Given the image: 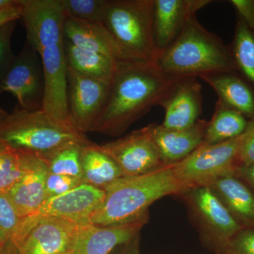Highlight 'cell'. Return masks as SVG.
Listing matches in <instances>:
<instances>
[{
  "label": "cell",
  "mask_w": 254,
  "mask_h": 254,
  "mask_svg": "<svg viewBox=\"0 0 254 254\" xmlns=\"http://www.w3.org/2000/svg\"><path fill=\"white\" fill-rule=\"evenodd\" d=\"M8 115H9V113H6V111L2 108H0V125L6 120V118H7Z\"/></svg>",
  "instance_id": "f35d334b"
},
{
  "label": "cell",
  "mask_w": 254,
  "mask_h": 254,
  "mask_svg": "<svg viewBox=\"0 0 254 254\" xmlns=\"http://www.w3.org/2000/svg\"><path fill=\"white\" fill-rule=\"evenodd\" d=\"M207 125L208 121L200 119L189 128L172 129L153 123V138L163 163L180 162L198 148L203 143Z\"/></svg>",
  "instance_id": "ac0fdd59"
},
{
  "label": "cell",
  "mask_w": 254,
  "mask_h": 254,
  "mask_svg": "<svg viewBox=\"0 0 254 254\" xmlns=\"http://www.w3.org/2000/svg\"><path fill=\"white\" fill-rule=\"evenodd\" d=\"M64 49L66 66L93 79L112 83L118 61L107 55L80 49L65 38Z\"/></svg>",
  "instance_id": "7402d4cb"
},
{
  "label": "cell",
  "mask_w": 254,
  "mask_h": 254,
  "mask_svg": "<svg viewBox=\"0 0 254 254\" xmlns=\"http://www.w3.org/2000/svg\"><path fill=\"white\" fill-rule=\"evenodd\" d=\"M149 216L117 225H100L87 223L80 225L73 254H110L115 248L126 245L139 236Z\"/></svg>",
  "instance_id": "4fadbf2b"
},
{
  "label": "cell",
  "mask_w": 254,
  "mask_h": 254,
  "mask_svg": "<svg viewBox=\"0 0 254 254\" xmlns=\"http://www.w3.org/2000/svg\"><path fill=\"white\" fill-rule=\"evenodd\" d=\"M83 184L85 183L81 179L49 173L46 183L47 199L66 193Z\"/></svg>",
  "instance_id": "1f68e13d"
},
{
  "label": "cell",
  "mask_w": 254,
  "mask_h": 254,
  "mask_svg": "<svg viewBox=\"0 0 254 254\" xmlns=\"http://www.w3.org/2000/svg\"><path fill=\"white\" fill-rule=\"evenodd\" d=\"M241 161L242 166L254 163V118L249 120L248 125L243 133Z\"/></svg>",
  "instance_id": "d6a6232c"
},
{
  "label": "cell",
  "mask_w": 254,
  "mask_h": 254,
  "mask_svg": "<svg viewBox=\"0 0 254 254\" xmlns=\"http://www.w3.org/2000/svg\"><path fill=\"white\" fill-rule=\"evenodd\" d=\"M237 174L254 190V163L241 167L237 171Z\"/></svg>",
  "instance_id": "d590c367"
},
{
  "label": "cell",
  "mask_w": 254,
  "mask_h": 254,
  "mask_svg": "<svg viewBox=\"0 0 254 254\" xmlns=\"http://www.w3.org/2000/svg\"><path fill=\"white\" fill-rule=\"evenodd\" d=\"M230 48L238 71L254 87V31L238 16Z\"/></svg>",
  "instance_id": "d4e9b609"
},
{
  "label": "cell",
  "mask_w": 254,
  "mask_h": 254,
  "mask_svg": "<svg viewBox=\"0 0 254 254\" xmlns=\"http://www.w3.org/2000/svg\"><path fill=\"white\" fill-rule=\"evenodd\" d=\"M64 35L44 37L32 45L39 55L45 78L42 109L51 116L68 120L67 79L64 49Z\"/></svg>",
  "instance_id": "ba28073f"
},
{
  "label": "cell",
  "mask_w": 254,
  "mask_h": 254,
  "mask_svg": "<svg viewBox=\"0 0 254 254\" xmlns=\"http://www.w3.org/2000/svg\"><path fill=\"white\" fill-rule=\"evenodd\" d=\"M215 254H254V229H241Z\"/></svg>",
  "instance_id": "f546056e"
},
{
  "label": "cell",
  "mask_w": 254,
  "mask_h": 254,
  "mask_svg": "<svg viewBox=\"0 0 254 254\" xmlns=\"http://www.w3.org/2000/svg\"><path fill=\"white\" fill-rule=\"evenodd\" d=\"M180 196L186 203L202 240L215 252L242 228L208 187L189 189Z\"/></svg>",
  "instance_id": "52a82bcc"
},
{
  "label": "cell",
  "mask_w": 254,
  "mask_h": 254,
  "mask_svg": "<svg viewBox=\"0 0 254 254\" xmlns=\"http://www.w3.org/2000/svg\"><path fill=\"white\" fill-rule=\"evenodd\" d=\"M181 78L164 73L152 61H118L109 95L91 132L123 134L155 105Z\"/></svg>",
  "instance_id": "6da1fadb"
},
{
  "label": "cell",
  "mask_w": 254,
  "mask_h": 254,
  "mask_svg": "<svg viewBox=\"0 0 254 254\" xmlns=\"http://www.w3.org/2000/svg\"><path fill=\"white\" fill-rule=\"evenodd\" d=\"M21 219L7 194L0 191V245L4 248L14 238Z\"/></svg>",
  "instance_id": "f1b7e54d"
},
{
  "label": "cell",
  "mask_w": 254,
  "mask_h": 254,
  "mask_svg": "<svg viewBox=\"0 0 254 254\" xmlns=\"http://www.w3.org/2000/svg\"><path fill=\"white\" fill-rule=\"evenodd\" d=\"M243 134L215 144L201 145L183 160L175 163V172L187 190L209 187L222 177L233 175L242 166Z\"/></svg>",
  "instance_id": "8992f818"
},
{
  "label": "cell",
  "mask_w": 254,
  "mask_h": 254,
  "mask_svg": "<svg viewBox=\"0 0 254 254\" xmlns=\"http://www.w3.org/2000/svg\"><path fill=\"white\" fill-rule=\"evenodd\" d=\"M202 86L196 77L181 78L160 106L165 110L162 125L183 129L194 125L202 113Z\"/></svg>",
  "instance_id": "e0dca14e"
},
{
  "label": "cell",
  "mask_w": 254,
  "mask_h": 254,
  "mask_svg": "<svg viewBox=\"0 0 254 254\" xmlns=\"http://www.w3.org/2000/svg\"><path fill=\"white\" fill-rule=\"evenodd\" d=\"M199 78L215 91L219 101L248 120L254 118V87L240 71L210 73Z\"/></svg>",
  "instance_id": "d6986e66"
},
{
  "label": "cell",
  "mask_w": 254,
  "mask_h": 254,
  "mask_svg": "<svg viewBox=\"0 0 254 254\" xmlns=\"http://www.w3.org/2000/svg\"><path fill=\"white\" fill-rule=\"evenodd\" d=\"M83 182L105 190L115 181L125 177L113 159L91 142L83 147L81 153Z\"/></svg>",
  "instance_id": "603a6c76"
},
{
  "label": "cell",
  "mask_w": 254,
  "mask_h": 254,
  "mask_svg": "<svg viewBox=\"0 0 254 254\" xmlns=\"http://www.w3.org/2000/svg\"><path fill=\"white\" fill-rule=\"evenodd\" d=\"M66 79L68 120L82 133L91 132L109 95L111 83L88 77L68 66Z\"/></svg>",
  "instance_id": "8fae6325"
},
{
  "label": "cell",
  "mask_w": 254,
  "mask_h": 254,
  "mask_svg": "<svg viewBox=\"0 0 254 254\" xmlns=\"http://www.w3.org/2000/svg\"><path fill=\"white\" fill-rule=\"evenodd\" d=\"M16 2H17V0H0V10L14 6Z\"/></svg>",
  "instance_id": "74e56055"
},
{
  "label": "cell",
  "mask_w": 254,
  "mask_h": 254,
  "mask_svg": "<svg viewBox=\"0 0 254 254\" xmlns=\"http://www.w3.org/2000/svg\"><path fill=\"white\" fill-rule=\"evenodd\" d=\"M2 253V247H1V245H0V254Z\"/></svg>",
  "instance_id": "ab89813d"
},
{
  "label": "cell",
  "mask_w": 254,
  "mask_h": 254,
  "mask_svg": "<svg viewBox=\"0 0 254 254\" xmlns=\"http://www.w3.org/2000/svg\"><path fill=\"white\" fill-rule=\"evenodd\" d=\"M0 138L18 151L43 160L66 145L91 142L68 120L55 118L43 109L18 106L0 125Z\"/></svg>",
  "instance_id": "277c9868"
},
{
  "label": "cell",
  "mask_w": 254,
  "mask_h": 254,
  "mask_svg": "<svg viewBox=\"0 0 254 254\" xmlns=\"http://www.w3.org/2000/svg\"><path fill=\"white\" fill-rule=\"evenodd\" d=\"M187 190L177 175L175 163H163L143 175L121 177L105 189V199L90 223L106 226L136 220L148 213L157 200L180 195Z\"/></svg>",
  "instance_id": "7a4b0ae2"
},
{
  "label": "cell",
  "mask_w": 254,
  "mask_h": 254,
  "mask_svg": "<svg viewBox=\"0 0 254 254\" xmlns=\"http://www.w3.org/2000/svg\"><path fill=\"white\" fill-rule=\"evenodd\" d=\"M80 225L68 219L42 217L18 248L17 254H64L72 252Z\"/></svg>",
  "instance_id": "7c38bea8"
},
{
  "label": "cell",
  "mask_w": 254,
  "mask_h": 254,
  "mask_svg": "<svg viewBox=\"0 0 254 254\" xmlns=\"http://www.w3.org/2000/svg\"><path fill=\"white\" fill-rule=\"evenodd\" d=\"M211 0H154L155 59L181 33L187 21Z\"/></svg>",
  "instance_id": "9a60e30c"
},
{
  "label": "cell",
  "mask_w": 254,
  "mask_h": 254,
  "mask_svg": "<svg viewBox=\"0 0 254 254\" xmlns=\"http://www.w3.org/2000/svg\"><path fill=\"white\" fill-rule=\"evenodd\" d=\"M105 197L104 190L83 184L63 194L48 198L38 213L31 217L36 220L42 217H58L79 225H86L90 223V219Z\"/></svg>",
  "instance_id": "5bb4252c"
},
{
  "label": "cell",
  "mask_w": 254,
  "mask_h": 254,
  "mask_svg": "<svg viewBox=\"0 0 254 254\" xmlns=\"http://www.w3.org/2000/svg\"><path fill=\"white\" fill-rule=\"evenodd\" d=\"M139 240L140 235L126 245L122 246L123 249L119 254H141L139 250Z\"/></svg>",
  "instance_id": "8d00e7d4"
},
{
  "label": "cell",
  "mask_w": 254,
  "mask_h": 254,
  "mask_svg": "<svg viewBox=\"0 0 254 254\" xmlns=\"http://www.w3.org/2000/svg\"><path fill=\"white\" fill-rule=\"evenodd\" d=\"M242 228L254 230V190L240 175L222 177L208 187Z\"/></svg>",
  "instance_id": "ffe728a7"
},
{
  "label": "cell",
  "mask_w": 254,
  "mask_h": 254,
  "mask_svg": "<svg viewBox=\"0 0 254 254\" xmlns=\"http://www.w3.org/2000/svg\"><path fill=\"white\" fill-rule=\"evenodd\" d=\"M88 143H73L60 148L44 159L50 173L76 177L83 180L81 153L83 147Z\"/></svg>",
  "instance_id": "484cf974"
},
{
  "label": "cell",
  "mask_w": 254,
  "mask_h": 254,
  "mask_svg": "<svg viewBox=\"0 0 254 254\" xmlns=\"http://www.w3.org/2000/svg\"><path fill=\"white\" fill-rule=\"evenodd\" d=\"M72 254V252H70V253H66V254Z\"/></svg>",
  "instance_id": "b9f144b4"
},
{
  "label": "cell",
  "mask_w": 254,
  "mask_h": 254,
  "mask_svg": "<svg viewBox=\"0 0 254 254\" xmlns=\"http://www.w3.org/2000/svg\"><path fill=\"white\" fill-rule=\"evenodd\" d=\"M66 17L101 22L108 0H60Z\"/></svg>",
  "instance_id": "83f0119b"
},
{
  "label": "cell",
  "mask_w": 254,
  "mask_h": 254,
  "mask_svg": "<svg viewBox=\"0 0 254 254\" xmlns=\"http://www.w3.org/2000/svg\"><path fill=\"white\" fill-rule=\"evenodd\" d=\"M100 145L124 176L143 175L163 164L153 138V124Z\"/></svg>",
  "instance_id": "30bf717a"
},
{
  "label": "cell",
  "mask_w": 254,
  "mask_h": 254,
  "mask_svg": "<svg viewBox=\"0 0 254 254\" xmlns=\"http://www.w3.org/2000/svg\"><path fill=\"white\" fill-rule=\"evenodd\" d=\"M1 93H3V92H2V91H1V86H0V94H1Z\"/></svg>",
  "instance_id": "60d3db41"
},
{
  "label": "cell",
  "mask_w": 254,
  "mask_h": 254,
  "mask_svg": "<svg viewBox=\"0 0 254 254\" xmlns=\"http://www.w3.org/2000/svg\"><path fill=\"white\" fill-rule=\"evenodd\" d=\"M249 120L242 114L217 101L211 120L205 128L203 143L215 144L243 134Z\"/></svg>",
  "instance_id": "cb8c5ba5"
},
{
  "label": "cell",
  "mask_w": 254,
  "mask_h": 254,
  "mask_svg": "<svg viewBox=\"0 0 254 254\" xmlns=\"http://www.w3.org/2000/svg\"><path fill=\"white\" fill-rule=\"evenodd\" d=\"M155 63L164 73L178 78L238 71L230 46L203 27L196 16L187 21L181 33Z\"/></svg>",
  "instance_id": "3957f363"
},
{
  "label": "cell",
  "mask_w": 254,
  "mask_h": 254,
  "mask_svg": "<svg viewBox=\"0 0 254 254\" xmlns=\"http://www.w3.org/2000/svg\"><path fill=\"white\" fill-rule=\"evenodd\" d=\"M26 169V156L0 138V191L7 193Z\"/></svg>",
  "instance_id": "4316f807"
},
{
  "label": "cell",
  "mask_w": 254,
  "mask_h": 254,
  "mask_svg": "<svg viewBox=\"0 0 254 254\" xmlns=\"http://www.w3.org/2000/svg\"><path fill=\"white\" fill-rule=\"evenodd\" d=\"M2 92L13 95L18 107L27 110L42 109L45 78L41 58L27 41L14 58L0 81Z\"/></svg>",
  "instance_id": "9c48e42d"
},
{
  "label": "cell",
  "mask_w": 254,
  "mask_h": 254,
  "mask_svg": "<svg viewBox=\"0 0 254 254\" xmlns=\"http://www.w3.org/2000/svg\"><path fill=\"white\" fill-rule=\"evenodd\" d=\"M154 0H108L101 23L118 61L155 59Z\"/></svg>",
  "instance_id": "5b68a950"
},
{
  "label": "cell",
  "mask_w": 254,
  "mask_h": 254,
  "mask_svg": "<svg viewBox=\"0 0 254 254\" xmlns=\"http://www.w3.org/2000/svg\"><path fill=\"white\" fill-rule=\"evenodd\" d=\"M64 34L68 41L80 49L107 55L118 61L113 41L101 22L66 17Z\"/></svg>",
  "instance_id": "44dd1931"
},
{
  "label": "cell",
  "mask_w": 254,
  "mask_h": 254,
  "mask_svg": "<svg viewBox=\"0 0 254 254\" xmlns=\"http://www.w3.org/2000/svg\"><path fill=\"white\" fill-rule=\"evenodd\" d=\"M21 6L19 0L16 4L6 9L0 10V26L10 21H17L21 18Z\"/></svg>",
  "instance_id": "e575fe53"
},
{
  "label": "cell",
  "mask_w": 254,
  "mask_h": 254,
  "mask_svg": "<svg viewBox=\"0 0 254 254\" xmlns=\"http://www.w3.org/2000/svg\"><path fill=\"white\" fill-rule=\"evenodd\" d=\"M230 2L236 10L237 16L254 31V0H231Z\"/></svg>",
  "instance_id": "836d02e7"
},
{
  "label": "cell",
  "mask_w": 254,
  "mask_h": 254,
  "mask_svg": "<svg viewBox=\"0 0 254 254\" xmlns=\"http://www.w3.org/2000/svg\"><path fill=\"white\" fill-rule=\"evenodd\" d=\"M23 153L26 156L24 173L6 193L21 220L36 215L46 201V179L49 173L43 159Z\"/></svg>",
  "instance_id": "2e32d148"
},
{
  "label": "cell",
  "mask_w": 254,
  "mask_h": 254,
  "mask_svg": "<svg viewBox=\"0 0 254 254\" xmlns=\"http://www.w3.org/2000/svg\"><path fill=\"white\" fill-rule=\"evenodd\" d=\"M16 21H10L0 26V81L9 69L15 56L11 49V36Z\"/></svg>",
  "instance_id": "4dcf8cb0"
}]
</instances>
